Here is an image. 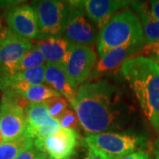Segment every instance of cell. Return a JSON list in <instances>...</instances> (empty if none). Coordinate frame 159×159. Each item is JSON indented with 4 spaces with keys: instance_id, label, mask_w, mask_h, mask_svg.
<instances>
[{
    "instance_id": "21",
    "label": "cell",
    "mask_w": 159,
    "mask_h": 159,
    "mask_svg": "<svg viewBox=\"0 0 159 159\" xmlns=\"http://www.w3.org/2000/svg\"><path fill=\"white\" fill-rule=\"evenodd\" d=\"M48 111L53 119H58L68 107V102L62 97H53L47 99L45 102Z\"/></svg>"
},
{
    "instance_id": "13",
    "label": "cell",
    "mask_w": 159,
    "mask_h": 159,
    "mask_svg": "<svg viewBox=\"0 0 159 159\" xmlns=\"http://www.w3.org/2000/svg\"><path fill=\"white\" fill-rule=\"evenodd\" d=\"M141 49L142 47L140 46H125L110 51L103 57H100L91 74L90 80H97L103 74L111 73L118 69L128 58L135 57Z\"/></svg>"
},
{
    "instance_id": "5",
    "label": "cell",
    "mask_w": 159,
    "mask_h": 159,
    "mask_svg": "<svg viewBox=\"0 0 159 159\" xmlns=\"http://www.w3.org/2000/svg\"><path fill=\"white\" fill-rule=\"evenodd\" d=\"M30 102L11 93H3L0 103V134L3 142H11L25 134L27 122L24 109Z\"/></svg>"
},
{
    "instance_id": "7",
    "label": "cell",
    "mask_w": 159,
    "mask_h": 159,
    "mask_svg": "<svg viewBox=\"0 0 159 159\" xmlns=\"http://www.w3.org/2000/svg\"><path fill=\"white\" fill-rule=\"evenodd\" d=\"M96 62L97 55L91 47L70 43L62 65L74 89H76L90 78Z\"/></svg>"
},
{
    "instance_id": "25",
    "label": "cell",
    "mask_w": 159,
    "mask_h": 159,
    "mask_svg": "<svg viewBox=\"0 0 159 159\" xmlns=\"http://www.w3.org/2000/svg\"><path fill=\"white\" fill-rule=\"evenodd\" d=\"M148 11L154 20H159V0L148 2Z\"/></svg>"
},
{
    "instance_id": "27",
    "label": "cell",
    "mask_w": 159,
    "mask_h": 159,
    "mask_svg": "<svg viewBox=\"0 0 159 159\" xmlns=\"http://www.w3.org/2000/svg\"><path fill=\"white\" fill-rule=\"evenodd\" d=\"M84 159H101L97 155H96V154L94 153L92 150H90V149H89V151H88V153H87V155H86L85 158Z\"/></svg>"
},
{
    "instance_id": "3",
    "label": "cell",
    "mask_w": 159,
    "mask_h": 159,
    "mask_svg": "<svg viewBox=\"0 0 159 159\" xmlns=\"http://www.w3.org/2000/svg\"><path fill=\"white\" fill-rule=\"evenodd\" d=\"M144 37L141 20L130 10L116 13L100 29L97 35V51L99 57L109 51L125 46L143 47Z\"/></svg>"
},
{
    "instance_id": "29",
    "label": "cell",
    "mask_w": 159,
    "mask_h": 159,
    "mask_svg": "<svg viewBox=\"0 0 159 159\" xmlns=\"http://www.w3.org/2000/svg\"><path fill=\"white\" fill-rule=\"evenodd\" d=\"M154 159H159V150H157L155 152V157Z\"/></svg>"
},
{
    "instance_id": "6",
    "label": "cell",
    "mask_w": 159,
    "mask_h": 159,
    "mask_svg": "<svg viewBox=\"0 0 159 159\" xmlns=\"http://www.w3.org/2000/svg\"><path fill=\"white\" fill-rule=\"evenodd\" d=\"M37 25L38 39L62 37L65 24L69 11V3L55 0H43L32 3Z\"/></svg>"
},
{
    "instance_id": "26",
    "label": "cell",
    "mask_w": 159,
    "mask_h": 159,
    "mask_svg": "<svg viewBox=\"0 0 159 159\" xmlns=\"http://www.w3.org/2000/svg\"><path fill=\"white\" fill-rule=\"evenodd\" d=\"M121 159H151V157L147 152L139 150V151L134 152L130 155H127L126 157Z\"/></svg>"
},
{
    "instance_id": "2",
    "label": "cell",
    "mask_w": 159,
    "mask_h": 159,
    "mask_svg": "<svg viewBox=\"0 0 159 159\" xmlns=\"http://www.w3.org/2000/svg\"><path fill=\"white\" fill-rule=\"evenodd\" d=\"M123 77L134 93L145 117L159 129V66L148 57L128 58L120 66Z\"/></svg>"
},
{
    "instance_id": "18",
    "label": "cell",
    "mask_w": 159,
    "mask_h": 159,
    "mask_svg": "<svg viewBox=\"0 0 159 159\" xmlns=\"http://www.w3.org/2000/svg\"><path fill=\"white\" fill-rule=\"evenodd\" d=\"M32 146H34V140L26 134L11 142H2L0 143V159H15L20 152Z\"/></svg>"
},
{
    "instance_id": "8",
    "label": "cell",
    "mask_w": 159,
    "mask_h": 159,
    "mask_svg": "<svg viewBox=\"0 0 159 159\" xmlns=\"http://www.w3.org/2000/svg\"><path fill=\"white\" fill-rule=\"evenodd\" d=\"M68 3V15L63 30L62 37L71 44L87 47L94 45L97 39V32L86 17L80 1H71Z\"/></svg>"
},
{
    "instance_id": "16",
    "label": "cell",
    "mask_w": 159,
    "mask_h": 159,
    "mask_svg": "<svg viewBox=\"0 0 159 159\" xmlns=\"http://www.w3.org/2000/svg\"><path fill=\"white\" fill-rule=\"evenodd\" d=\"M24 114L27 122L25 134L32 138L34 131L52 123L56 119L51 117L44 102H30L24 109Z\"/></svg>"
},
{
    "instance_id": "33",
    "label": "cell",
    "mask_w": 159,
    "mask_h": 159,
    "mask_svg": "<svg viewBox=\"0 0 159 159\" xmlns=\"http://www.w3.org/2000/svg\"><path fill=\"white\" fill-rule=\"evenodd\" d=\"M0 103H1V102H0ZM0 110H1V108H0Z\"/></svg>"
},
{
    "instance_id": "15",
    "label": "cell",
    "mask_w": 159,
    "mask_h": 159,
    "mask_svg": "<svg viewBox=\"0 0 159 159\" xmlns=\"http://www.w3.org/2000/svg\"><path fill=\"white\" fill-rule=\"evenodd\" d=\"M34 46L41 51L47 63L62 65L70 43L63 37H49L38 40Z\"/></svg>"
},
{
    "instance_id": "1",
    "label": "cell",
    "mask_w": 159,
    "mask_h": 159,
    "mask_svg": "<svg viewBox=\"0 0 159 159\" xmlns=\"http://www.w3.org/2000/svg\"><path fill=\"white\" fill-rule=\"evenodd\" d=\"M71 104L87 134L116 133L126 124L129 113L122 89L106 80L80 86Z\"/></svg>"
},
{
    "instance_id": "12",
    "label": "cell",
    "mask_w": 159,
    "mask_h": 159,
    "mask_svg": "<svg viewBox=\"0 0 159 159\" xmlns=\"http://www.w3.org/2000/svg\"><path fill=\"white\" fill-rule=\"evenodd\" d=\"M127 1L119 0H85L80 1L86 14L95 25L102 28L116 12L128 5Z\"/></svg>"
},
{
    "instance_id": "23",
    "label": "cell",
    "mask_w": 159,
    "mask_h": 159,
    "mask_svg": "<svg viewBox=\"0 0 159 159\" xmlns=\"http://www.w3.org/2000/svg\"><path fill=\"white\" fill-rule=\"evenodd\" d=\"M142 56V57H148L153 60L157 64L159 63V41L155 42L153 43L146 44L138 51L135 57Z\"/></svg>"
},
{
    "instance_id": "22",
    "label": "cell",
    "mask_w": 159,
    "mask_h": 159,
    "mask_svg": "<svg viewBox=\"0 0 159 159\" xmlns=\"http://www.w3.org/2000/svg\"><path fill=\"white\" fill-rule=\"evenodd\" d=\"M57 119L61 128L76 129L80 125L79 118L73 110H66Z\"/></svg>"
},
{
    "instance_id": "31",
    "label": "cell",
    "mask_w": 159,
    "mask_h": 159,
    "mask_svg": "<svg viewBox=\"0 0 159 159\" xmlns=\"http://www.w3.org/2000/svg\"><path fill=\"white\" fill-rule=\"evenodd\" d=\"M67 159H72V158H67Z\"/></svg>"
},
{
    "instance_id": "17",
    "label": "cell",
    "mask_w": 159,
    "mask_h": 159,
    "mask_svg": "<svg viewBox=\"0 0 159 159\" xmlns=\"http://www.w3.org/2000/svg\"><path fill=\"white\" fill-rule=\"evenodd\" d=\"M131 5L141 20L145 45L159 41V20L150 16L148 2H131Z\"/></svg>"
},
{
    "instance_id": "9",
    "label": "cell",
    "mask_w": 159,
    "mask_h": 159,
    "mask_svg": "<svg viewBox=\"0 0 159 159\" xmlns=\"http://www.w3.org/2000/svg\"><path fill=\"white\" fill-rule=\"evenodd\" d=\"M33 43L13 33L8 28L0 32V75L15 74L19 63L33 48Z\"/></svg>"
},
{
    "instance_id": "24",
    "label": "cell",
    "mask_w": 159,
    "mask_h": 159,
    "mask_svg": "<svg viewBox=\"0 0 159 159\" xmlns=\"http://www.w3.org/2000/svg\"><path fill=\"white\" fill-rule=\"evenodd\" d=\"M37 153H38V150L34 147V146H32L31 148H27L23 150L22 152H20L15 159H34Z\"/></svg>"
},
{
    "instance_id": "4",
    "label": "cell",
    "mask_w": 159,
    "mask_h": 159,
    "mask_svg": "<svg viewBox=\"0 0 159 159\" xmlns=\"http://www.w3.org/2000/svg\"><path fill=\"white\" fill-rule=\"evenodd\" d=\"M84 142L101 159H121L142 148L145 138L127 133L87 134Z\"/></svg>"
},
{
    "instance_id": "19",
    "label": "cell",
    "mask_w": 159,
    "mask_h": 159,
    "mask_svg": "<svg viewBox=\"0 0 159 159\" xmlns=\"http://www.w3.org/2000/svg\"><path fill=\"white\" fill-rule=\"evenodd\" d=\"M18 96L22 97L23 99L27 100L29 102H43L51 97H60L61 95L53 89H51L50 86L41 84L30 86L25 90L18 94Z\"/></svg>"
},
{
    "instance_id": "30",
    "label": "cell",
    "mask_w": 159,
    "mask_h": 159,
    "mask_svg": "<svg viewBox=\"0 0 159 159\" xmlns=\"http://www.w3.org/2000/svg\"><path fill=\"white\" fill-rule=\"evenodd\" d=\"M2 22H1V18H0V32H1V30H2Z\"/></svg>"
},
{
    "instance_id": "14",
    "label": "cell",
    "mask_w": 159,
    "mask_h": 159,
    "mask_svg": "<svg viewBox=\"0 0 159 159\" xmlns=\"http://www.w3.org/2000/svg\"><path fill=\"white\" fill-rule=\"evenodd\" d=\"M44 67V82L61 96H64L69 102H73L77 91L70 84L63 65L47 63Z\"/></svg>"
},
{
    "instance_id": "28",
    "label": "cell",
    "mask_w": 159,
    "mask_h": 159,
    "mask_svg": "<svg viewBox=\"0 0 159 159\" xmlns=\"http://www.w3.org/2000/svg\"><path fill=\"white\" fill-rule=\"evenodd\" d=\"M34 159H48V157H47V155L43 153V152L38 151V153L36 154V156L34 157Z\"/></svg>"
},
{
    "instance_id": "32",
    "label": "cell",
    "mask_w": 159,
    "mask_h": 159,
    "mask_svg": "<svg viewBox=\"0 0 159 159\" xmlns=\"http://www.w3.org/2000/svg\"><path fill=\"white\" fill-rule=\"evenodd\" d=\"M157 65H158V66H159V63H158V64H157Z\"/></svg>"
},
{
    "instance_id": "10",
    "label": "cell",
    "mask_w": 159,
    "mask_h": 159,
    "mask_svg": "<svg viewBox=\"0 0 159 159\" xmlns=\"http://www.w3.org/2000/svg\"><path fill=\"white\" fill-rule=\"evenodd\" d=\"M80 134L76 129L61 128L57 133L41 140H34V147L49 159H67L76 153Z\"/></svg>"
},
{
    "instance_id": "11",
    "label": "cell",
    "mask_w": 159,
    "mask_h": 159,
    "mask_svg": "<svg viewBox=\"0 0 159 159\" xmlns=\"http://www.w3.org/2000/svg\"><path fill=\"white\" fill-rule=\"evenodd\" d=\"M8 29L28 40L38 39V25L34 9L29 5H20L8 9L5 13Z\"/></svg>"
},
{
    "instance_id": "20",
    "label": "cell",
    "mask_w": 159,
    "mask_h": 159,
    "mask_svg": "<svg viewBox=\"0 0 159 159\" xmlns=\"http://www.w3.org/2000/svg\"><path fill=\"white\" fill-rule=\"evenodd\" d=\"M44 63H45V59L43 56V54L34 45L30 51L26 53V55L22 57L20 62L19 63L16 71H15V74L18 72H21V71H25V70H29V69L35 68V67H39V66H45Z\"/></svg>"
}]
</instances>
